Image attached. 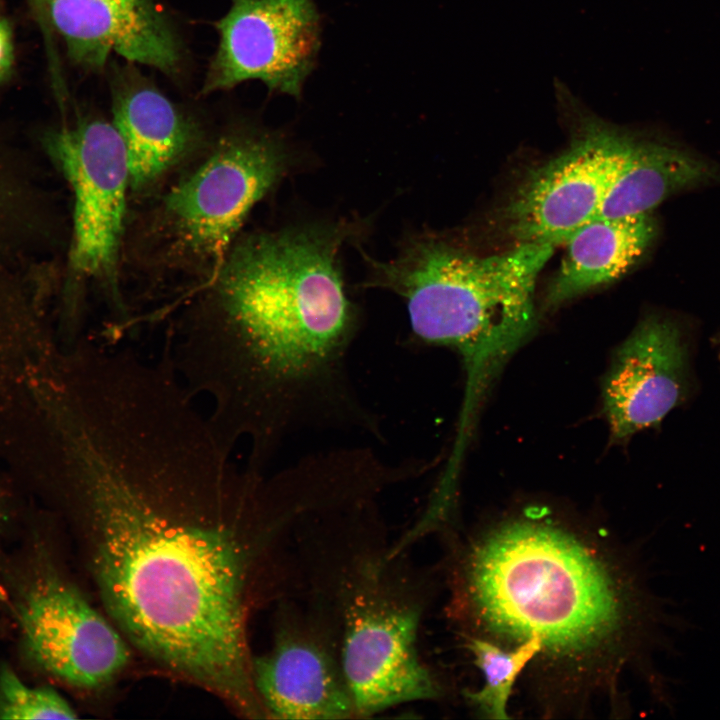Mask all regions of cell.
Masks as SVG:
<instances>
[{
  "mask_svg": "<svg viewBox=\"0 0 720 720\" xmlns=\"http://www.w3.org/2000/svg\"><path fill=\"white\" fill-rule=\"evenodd\" d=\"M189 396L102 401L62 459L102 600L170 671L263 717L247 622L258 537L292 518L279 470L232 458Z\"/></svg>",
  "mask_w": 720,
  "mask_h": 720,
  "instance_id": "obj_1",
  "label": "cell"
},
{
  "mask_svg": "<svg viewBox=\"0 0 720 720\" xmlns=\"http://www.w3.org/2000/svg\"><path fill=\"white\" fill-rule=\"evenodd\" d=\"M347 232L315 224L234 244L177 333L187 369L219 395L262 410L298 409L339 391L358 331L338 262Z\"/></svg>",
  "mask_w": 720,
  "mask_h": 720,
  "instance_id": "obj_2",
  "label": "cell"
},
{
  "mask_svg": "<svg viewBox=\"0 0 720 720\" xmlns=\"http://www.w3.org/2000/svg\"><path fill=\"white\" fill-rule=\"evenodd\" d=\"M570 532L545 521L508 522L477 540L463 557L456 600L484 628L541 653L586 656L615 637L635 657L674 651L669 630L691 623L649 592L642 575L614 580L601 557Z\"/></svg>",
  "mask_w": 720,
  "mask_h": 720,
  "instance_id": "obj_3",
  "label": "cell"
},
{
  "mask_svg": "<svg viewBox=\"0 0 720 720\" xmlns=\"http://www.w3.org/2000/svg\"><path fill=\"white\" fill-rule=\"evenodd\" d=\"M554 248L517 243L481 256L421 235L392 260L367 258L374 285L404 300L416 340L460 356L466 384L457 434H470L486 389L533 330L536 282Z\"/></svg>",
  "mask_w": 720,
  "mask_h": 720,
  "instance_id": "obj_4",
  "label": "cell"
},
{
  "mask_svg": "<svg viewBox=\"0 0 720 720\" xmlns=\"http://www.w3.org/2000/svg\"><path fill=\"white\" fill-rule=\"evenodd\" d=\"M394 558L356 555L333 581L337 655L356 717L441 695L418 650L422 601L392 570Z\"/></svg>",
  "mask_w": 720,
  "mask_h": 720,
  "instance_id": "obj_5",
  "label": "cell"
},
{
  "mask_svg": "<svg viewBox=\"0 0 720 720\" xmlns=\"http://www.w3.org/2000/svg\"><path fill=\"white\" fill-rule=\"evenodd\" d=\"M0 608L33 670L78 689L110 682L130 653L116 629L65 576L48 546L0 552Z\"/></svg>",
  "mask_w": 720,
  "mask_h": 720,
  "instance_id": "obj_6",
  "label": "cell"
},
{
  "mask_svg": "<svg viewBox=\"0 0 720 720\" xmlns=\"http://www.w3.org/2000/svg\"><path fill=\"white\" fill-rule=\"evenodd\" d=\"M287 165L278 137L254 129L222 137L162 200L160 223L170 252L183 263L219 269L249 212Z\"/></svg>",
  "mask_w": 720,
  "mask_h": 720,
  "instance_id": "obj_7",
  "label": "cell"
},
{
  "mask_svg": "<svg viewBox=\"0 0 720 720\" xmlns=\"http://www.w3.org/2000/svg\"><path fill=\"white\" fill-rule=\"evenodd\" d=\"M570 145L535 169L504 211L517 243L564 244L595 218L634 139L592 115L580 114Z\"/></svg>",
  "mask_w": 720,
  "mask_h": 720,
  "instance_id": "obj_8",
  "label": "cell"
},
{
  "mask_svg": "<svg viewBox=\"0 0 720 720\" xmlns=\"http://www.w3.org/2000/svg\"><path fill=\"white\" fill-rule=\"evenodd\" d=\"M46 146L74 194L72 269L115 291L130 189L123 142L112 122L93 119L53 132Z\"/></svg>",
  "mask_w": 720,
  "mask_h": 720,
  "instance_id": "obj_9",
  "label": "cell"
},
{
  "mask_svg": "<svg viewBox=\"0 0 720 720\" xmlns=\"http://www.w3.org/2000/svg\"><path fill=\"white\" fill-rule=\"evenodd\" d=\"M217 29L219 45L203 93L260 80L271 91L301 97L321 47L313 0H232Z\"/></svg>",
  "mask_w": 720,
  "mask_h": 720,
  "instance_id": "obj_10",
  "label": "cell"
},
{
  "mask_svg": "<svg viewBox=\"0 0 720 720\" xmlns=\"http://www.w3.org/2000/svg\"><path fill=\"white\" fill-rule=\"evenodd\" d=\"M46 8L69 57L85 68H102L112 53L166 74L180 65V41L152 0H47Z\"/></svg>",
  "mask_w": 720,
  "mask_h": 720,
  "instance_id": "obj_11",
  "label": "cell"
},
{
  "mask_svg": "<svg viewBox=\"0 0 720 720\" xmlns=\"http://www.w3.org/2000/svg\"><path fill=\"white\" fill-rule=\"evenodd\" d=\"M685 351L678 328L647 317L616 351L602 385L612 438L625 440L660 422L683 393Z\"/></svg>",
  "mask_w": 720,
  "mask_h": 720,
  "instance_id": "obj_12",
  "label": "cell"
},
{
  "mask_svg": "<svg viewBox=\"0 0 720 720\" xmlns=\"http://www.w3.org/2000/svg\"><path fill=\"white\" fill-rule=\"evenodd\" d=\"M252 677L265 716L356 717L339 658L312 626L296 621L283 628L272 649L252 660Z\"/></svg>",
  "mask_w": 720,
  "mask_h": 720,
  "instance_id": "obj_13",
  "label": "cell"
},
{
  "mask_svg": "<svg viewBox=\"0 0 720 720\" xmlns=\"http://www.w3.org/2000/svg\"><path fill=\"white\" fill-rule=\"evenodd\" d=\"M112 124L126 153L130 189L156 183L191 146V121L157 88L123 73L113 84Z\"/></svg>",
  "mask_w": 720,
  "mask_h": 720,
  "instance_id": "obj_14",
  "label": "cell"
},
{
  "mask_svg": "<svg viewBox=\"0 0 720 720\" xmlns=\"http://www.w3.org/2000/svg\"><path fill=\"white\" fill-rule=\"evenodd\" d=\"M655 233L648 214L595 217L564 243L566 250L546 294V304L560 305L621 277L642 255Z\"/></svg>",
  "mask_w": 720,
  "mask_h": 720,
  "instance_id": "obj_15",
  "label": "cell"
},
{
  "mask_svg": "<svg viewBox=\"0 0 720 720\" xmlns=\"http://www.w3.org/2000/svg\"><path fill=\"white\" fill-rule=\"evenodd\" d=\"M711 176L706 164L674 147L634 140L596 217L648 214L671 193Z\"/></svg>",
  "mask_w": 720,
  "mask_h": 720,
  "instance_id": "obj_16",
  "label": "cell"
},
{
  "mask_svg": "<svg viewBox=\"0 0 720 720\" xmlns=\"http://www.w3.org/2000/svg\"><path fill=\"white\" fill-rule=\"evenodd\" d=\"M466 648L474 657L475 665L482 671L484 685L475 692H467L470 703L489 719H509L508 699L517 677L542 651V641L532 635L513 650H504L495 643L470 636Z\"/></svg>",
  "mask_w": 720,
  "mask_h": 720,
  "instance_id": "obj_17",
  "label": "cell"
},
{
  "mask_svg": "<svg viewBox=\"0 0 720 720\" xmlns=\"http://www.w3.org/2000/svg\"><path fill=\"white\" fill-rule=\"evenodd\" d=\"M74 718V708L53 687L28 684L9 663H0L1 720Z\"/></svg>",
  "mask_w": 720,
  "mask_h": 720,
  "instance_id": "obj_18",
  "label": "cell"
},
{
  "mask_svg": "<svg viewBox=\"0 0 720 720\" xmlns=\"http://www.w3.org/2000/svg\"><path fill=\"white\" fill-rule=\"evenodd\" d=\"M14 60L12 32L5 19L0 17V79L11 70Z\"/></svg>",
  "mask_w": 720,
  "mask_h": 720,
  "instance_id": "obj_19",
  "label": "cell"
},
{
  "mask_svg": "<svg viewBox=\"0 0 720 720\" xmlns=\"http://www.w3.org/2000/svg\"><path fill=\"white\" fill-rule=\"evenodd\" d=\"M30 2L40 22L44 25V22L47 19V0H30Z\"/></svg>",
  "mask_w": 720,
  "mask_h": 720,
  "instance_id": "obj_20",
  "label": "cell"
},
{
  "mask_svg": "<svg viewBox=\"0 0 720 720\" xmlns=\"http://www.w3.org/2000/svg\"><path fill=\"white\" fill-rule=\"evenodd\" d=\"M5 520L4 502L0 493V524Z\"/></svg>",
  "mask_w": 720,
  "mask_h": 720,
  "instance_id": "obj_21",
  "label": "cell"
},
{
  "mask_svg": "<svg viewBox=\"0 0 720 720\" xmlns=\"http://www.w3.org/2000/svg\"><path fill=\"white\" fill-rule=\"evenodd\" d=\"M1 200H2V199H1V190H0V208H1V204H2V203H1L2 201H1Z\"/></svg>",
  "mask_w": 720,
  "mask_h": 720,
  "instance_id": "obj_22",
  "label": "cell"
}]
</instances>
